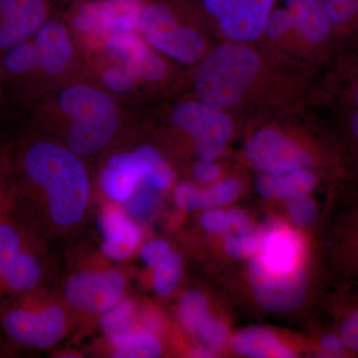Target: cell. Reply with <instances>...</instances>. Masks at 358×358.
Instances as JSON below:
<instances>
[{"label": "cell", "instance_id": "cell-9", "mask_svg": "<svg viewBox=\"0 0 358 358\" xmlns=\"http://www.w3.org/2000/svg\"><path fill=\"white\" fill-rule=\"evenodd\" d=\"M173 122L192 136L197 155L203 160L217 159L232 136L229 117L222 110L200 101H189L176 107Z\"/></svg>", "mask_w": 358, "mask_h": 358}, {"label": "cell", "instance_id": "cell-31", "mask_svg": "<svg viewBox=\"0 0 358 358\" xmlns=\"http://www.w3.org/2000/svg\"><path fill=\"white\" fill-rule=\"evenodd\" d=\"M136 305L133 301H120L103 313L101 326L108 334L122 333L133 327Z\"/></svg>", "mask_w": 358, "mask_h": 358}, {"label": "cell", "instance_id": "cell-43", "mask_svg": "<svg viewBox=\"0 0 358 358\" xmlns=\"http://www.w3.org/2000/svg\"><path fill=\"white\" fill-rule=\"evenodd\" d=\"M11 206V195L0 171V218H4Z\"/></svg>", "mask_w": 358, "mask_h": 358}, {"label": "cell", "instance_id": "cell-8", "mask_svg": "<svg viewBox=\"0 0 358 358\" xmlns=\"http://www.w3.org/2000/svg\"><path fill=\"white\" fill-rule=\"evenodd\" d=\"M341 203L327 225V256L341 286H358V192Z\"/></svg>", "mask_w": 358, "mask_h": 358}, {"label": "cell", "instance_id": "cell-3", "mask_svg": "<svg viewBox=\"0 0 358 358\" xmlns=\"http://www.w3.org/2000/svg\"><path fill=\"white\" fill-rule=\"evenodd\" d=\"M259 65L255 52L243 44L218 47L200 64L195 75L200 102L221 110L236 105L255 79Z\"/></svg>", "mask_w": 358, "mask_h": 358}, {"label": "cell", "instance_id": "cell-42", "mask_svg": "<svg viewBox=\"0 0 358 358\" xmlns=\"http://www.w3.org/2000/svg\"><path fill=\"white\" fill-rule=\"evenodd\" d=\"M346 141L350 152L357 159L358 166V110H353L346 119Z\"/></svg>", "mask_w": 358, "mask_h": 358}, {"label": "cell", "instance_id": "cell-38", "mask_svg": "<svg viewBox=\"0 0 358 358\" xmlns=\"http://www.w3.org/2000/svg\"><path fill=\"white\" fill-rule=\"evenodd\" d=\"M227 211L222 208L207 209L200 217L202 228L213 235H223L227 228Z\"/></svg>", "mask_w": 358, "mask_h": 358}, {"label": "cell", "instance_id": "cell-16", "mask_svg": "<svg viewBox=\"0 0 358 358\" xmlns=\"http://www.w3.org/2000/svg\"><path fill=\"white\" fill-rule=\"evenodd\" d=\"M31 39L38 61L37 78L59 77L69 69L74 46L69 29L62 21L49 18Z\"/></svg>", "mask_w": 358, "mask_h": 358}, {"label": "cell", "instance_id": "cell-4", "mask_svg": "<svg viewBox=\"0 0 358 358\" xmlns=\"http://www.w3.org/2000/svg\"><path fill=\"white\" fill-rule=\"evenodd\" d=\"M0 322L11 341L27 348H50L66 331L62 308L45 303L34 289L21 294L18 300L2 308Z\"/></svg>", "mask_w": 358, "mask_h": 358}, {"label": "cell", "instance_id": "cell-20", "mask_svg": "<svg viewBox=\"0 0 358 358\" xmlns=\"http://www.w3.org/2000/svg\"><path fill=\"white\" fill-rule=\"evenodd\" d=\"M317 178L308 169L281 173H263L256 180V190L266 199L285 200L310 194L317 186Z\"/></svg>", "mask_w": 358, "mask_h": 358}, {"label": "cell", "instance_id": "cell-15", "mask_svg": "<svg viewBox=\"0 0 358 358\" xmlns=\"http://www.w3.org/2000/svg\"><path fill=\"white\" fill-rule=\"evenodd\" d=\"M306 248L300 233L285 224H272L259 232L255 255L264 268L273 272H291L301 268Z\"/></svg>", "mask_w": 358, "mask_h": 358}, {"label": "cell", "instance_id": "cell-40", "mask_svg": "<svg viewBox=\"0 0 358 358\" xmlns=\"http://www.w3.org/2000/svg\"><path fill=\"white\" fill-rule=\"evenodd\" d=\"M294 26L291 15L287 10H275L268 15L265 30L270 37H279Z\"/></svg>", "mask_w": 358, "mask_h": 358}, {"label": "cell", "instance_id": "cell-17", "mask_svg": "<svg viewBox=\"0 0 358 358\" xmlns=\"http://www.w3.org/2000/svg\"><path fill=\"white\" fill-rule=\"evenodd\" d=\"M148 174L147 162L136 148L131 152L112 155L101 173L100 183L113 201L126 203Z\"/></svg>", "mask_w": 358, "mask_h": 358}, {"label": "cell", "instance_id": "cell-30", "mask_svg": "<svg viewBox=\"0 0 358 358\" xmlns=\"http://www.w3.org/2000/svg\"><path fill=\"white\" fill-rule=\"evenodd\" d=\"M159 190L140 183L126 202L127 211L136 220H148L159 206Z\"/></svg>", "mask_w": 358, "mask_h": 358}, {"label": "cell", "instance_id": "cell-24", "mask_svg": "<svg viewBox=\"0 0 358 358\" xmlns=\"http://www.w3.org/2000/svg\"><path fill=\"white\" fill-rule=\"evenodd\" d=\"M114 357L155 358L162 353V345L154 331L147 329L109 334Z\"/></svg>", "mask_w": 358, "mask_h": 358}, {"label": "cell", "instance_id": "cell-11", "mask_svg": "<svg viewBox=\"0 0 358 358\" xmlns=\"http://www.w3.org/2000/svg\"><path fill=\"white\" fill-rule=\"evenodd\" d=\"M246 155L263 173H281L313 166L307 150L275 129L257 131L247 143Z\"/></svg>", "mask_w": 358, "mask_h": 358}, {"label": "cell", "instance_id": "cell-39", "mask_svg": "<svg viewBox=\"0 0 358 358\" xmlns=\"http://www.w3.org/2000/svg\"><path fill=\"white\" fill-rule=\"evenodd\" d=\"M228 223L225 233L233 234H242V233L255 232L253 221L249 217L246 212L241 209L233 208L227 211Z\"/></svg>", "mask_w": 358, "mask_h": 358}, {"label": "cell", "instance_id": "cell-7", "mask_svg": "<svg viewBox=\"0 0 358 358\" xmlns=\"http://www.w3.org/2000/svg\"><path fill=\"white\" fill-rule=\"evenodd\" d=\"M247 274L254 298L268 312L293 313L307 298L310 281L301 267L291 272H273L264 268L253 256Z\"/></svg>", "mask_w": 358, "mask_h": 358}, {"label": "cell", "instance_id": "cell-47", "mask_svg": "<svg viewBox=\"0 0 358 358\" xmlns=\"http://www.w3.org/2000/svg\"><path fill=\"white\" fill-rule=\"evenodd\" d=\"M69 1H73L75 2V3H78V2L88 1V0H69Z\"/></svg>", "mask_w": 358, "mask_h": 358}, {"label": "cell", "instance_id": "cell-45", "mask_svg": "<svg viewBox=\"0 0 358 358\" xmlns=\"http://www.w3.org/2000/svg\"><path fill=\"white\" fill-rule=\"evenodd\" d=\"M345 73L350 78H352V81L353 80H358V60L355 61V63H352V64L346 66Z\"/></svg>", "mask_w": 358, "mask_h": 358}, {"label": "cell", "instance_id": "cell-12", "mask_svg": "<svg viewBox=\"0 0 358 358\" xmlns=\"http://www.w3.org/2000/svg\"><path fill=\"white\" fill-rule=\"evenodd\" d=\"M126 281L115 270L83 272L73 275L66 284V300L77 310L103 313L119 303Z\"/></svg>", "mask_w": 358, "mask_h": 358}, {"label": "cell", "instance_id": "cell-2", "mask_svg": "<svg viewBox=\"0 0 358 358\" xmlns=\"http://www.w3.org/2000/svg\"><path fill=\"white\" fill-rule=\"evenodd\" d=\"M59 110L69 120L67 148L78 155L98 152L120 126L119 108L108 92L88 84H72L60 92Z\"/></svg>", "mask_w": 358, "mask_h": 358}, {"label": "cell", "instance_id": "cell-23", "mask_svg": "<svg viewBox=\"0 0 358 358\" xmlns=\"http://www.w3.org/2000/svg\"><path fill=\"white\" fill-rule=\"evenodd\" d=\"M334 331L358 355V286H341L334 296Z\"/></svg>", "mask_w": 358, "mask_h": 358}, {"label": "cell", "instance_id": "cell-32", "mask_svg": "<svg viewBox=\"0 0 358 358\" xmlns=\"http://www.w3.org/2000/svg\"><path fill=\"white\" fill-rule=\"evenodd\" d=\"M101 81L108 91L126 94L136 88L138 79L127 66L110 60L101 71Z\"/></svg>", "mask_w": 358, "mask_h": 358}, {"label": "cell", "instance_id": "cell-10", "mask_svg": "<svg viewBox=\"0 0 358 358\" xmlns=\"http://www.w3.org/2000/svg\"><path fill=\"white\" fill-rule=\"evenodd\" d=\"M221 30L234 41H252L265 30L275 0H202Z\"/></svg>", "mask_w": 358, "mask_h": 358}, {"label": "cell", "instance_id": "cell-18", "mask_svg": "<svg viewBox=\"0 0 358 358\" xmlns=\"http://www.w3.org/2000/svg\"><path fill=\"white\" fill-rule=\"evenodd\" d=\"M103 232V253L115 260H124L133 255L141 244V228L119 206L105 207L100 219Z\"/></svg>", "mask_w": 358, "mask_h": 358}, {"label": "cell", "instance_id": "cell-29", "mask_svg": "<svg viewBox=\"0 0 358 358\" xmlns=\"http://www.w3.org/2000/svg\"><path fill=\"white\" fill-rule=\"evenodd\" d=\"M193 334L199 339L201 346L214 353L220 352L229 343L230 334L227 324L222 320L211 315L197 327Z\"/></svg>", "mask_w": 358, "mask_h": 358}, {"label": "cell", "instance_id": "cell-33", "mask_svg": "<svg viewBox=\"0 0 358 358\" xmlns=\"http://www.w3.org/2000/svg\"><path fill=\"white\" fill-rule=\"evenodd\" d=\"M25 247L22 232L6 217L0 218V271Z\"/></svg>", "mask_w": 358, "mask_h": 358}, {"label": "cell", "instance_id": "cell-25", "mask_svg": "<svg viewBox=\"0 0 358 358\" xmlns=\"http://www.w3.org/2000/svg\"><path fill=\"white\" fill-rule=\"evenodd\" d=\"M208 299L202 292L192 289L181 298L178 307V319L185 331L192 334L209 317Z\"/></svg>", "mask_w": 358, "mask_h": 358}, {"label": "cell", "instance_id": "cell-41", "mask_svg": "<svg viewBox=\"0 0 358 358\" xmlns=\"http://www.w3.org/2000/svg\"><path fill=\"white\" fill-rule=\"evenodd\" d=\"M221 176V169L214 160H203L193 169V178L200 185H210L216 182Z\"/></svg>", "mask_w": 358, "mask_h": 358}, {"label": "cell", "instance_id": "cell-1", "mask_svg": "<svg viewBox=\"0 0 358 358\" xmlns=\"http://www.w3.org/2000/svg\"><path fill=\"white\" fill-rule=\"evenodd\" d=\"M26 183L45 195L52 220L62 227L79 223L88 205V173L77 154L51 141L28 145L20 159Z\"/></svg>", "mask_w": 358, "mask_h": 358}, {"label": "cell", "instance_id": "cell-13", "mask_svg": "<svg viewBox=\"0 0 358 358\" xmlns=\"http://www.w3.org/2000/svg\"><path fill=\"white\" fill-rule=\"evenodd\" d=\"M102 44L110 60L127 66L138 81L159 82L166 77V63L140 33H117Z\"/></svg>", "mask_w": 358, "mask_h": 358}, {"label": "cell", "instance_id": "cell-22", "mask_svg": "<svg viewBox=\"0 0 358 358\" xmlns=\"http://www.w3.org/2000/svg\"><path fill=\"white\" fill-rule=\"evenodd\" d=\"M41 279V266L28 247L0 271V293L24 294L36 288Z\"/></svg>", "mask_w": 358, "mask_h": 358}, {"label": "cell", "instance_id": "cell-44", "mask_svg": "<svg viewBox=\"0 0 358 358\" xmlns=\"http://www.w3.org/2000/svg\"><path fill=\"white\" fill-rule=\"evenodd\" d=\"M352 87L346 90L345 99L355 110H358V80H353Z\"/></svg>", "mask_w": 358, "mask_h": 358}, {"label": "cell", "instance_id": "cell-35", "mask_svg": "<svg viewBox=\"0 0 358 358\" xmlns=\"http://www.w3.org/2000/svg\"><path fill=\"white\" fill-rule=\"evenodd\" d=\"M223 247L227 255L236 260L251 259L259 248V232L223 234Z\"/></svg>", "mask_w": 358, "mask_h": 358}, {"label": "cell", "instance_id": "cell-36", "mask_svg": "<svg viewBox=\"0 0 358 358\" xmlns=\"http://www.w3.org/2000/svg\"><path fill=\"white\" fill-rule=\"evenodd\" d=\"M174 200L180 210H199L201 209V190L192 182L180 183L174 192Z\"/></svg>", "mask_w": 358, "mask_h": 358}, {"label": "cell", "instance_id": "cell-14", "mask_svg": "<svg viewBox=\"0 0 358 358\" xmlns=\"http://www.w3.org/2000/svg\"><path fill=\"white\" fill-rule=\"evenodd\" d=\"M49 13L50 0H0V56L31 39Z\"/></svg>", "mask_w": 358, "mask_h": 358}, {"label": "cell", "instance_id": "cell-21", "mask_svg": "<svg viewBox=\"0 0 358 358\" xmlns=\"http://www.w3.org/2000/svg\"><path fill=\"white\" fill-rule=\"evenodd\" d=\"M293 24L307 41L324 45L333 35V26L320 0H286Z\"/></svg>", "mask_w": 358, "mask_h": 358}, {"label": "cell", "instance_id": "cell-5", "mask_svg": "<svg viewBox=\"0 0 358 358\" xmlns=\"http://www.w3.org/2000/svg\"><path fill=\"white\" fill-rule=\"evenodd\" d=\"M138 33L155 50L192 64L203 56L205 41L197 30L181 24L171 6L164 2L145 3Z\"/></svg>", "mask_w": 358, "mask_h": 358}, {"label": "cell", "instance_id": "cell-37", "mask_svg": "<svg viewBox=\"0 0 358 358\" xmlns=\"http://www.w3.org/2000/svg\"><path fill=\"white\" fill-rule=\"evenodd\" d=\"M171 253V245L166 240L155 239L143 245L141 258L148 267L155 268Z\"/></svg>", "mask_w": 358, "mask_h": 358}, {"label": "cell", "instance_id": "cell-46", "mask_svg": "<svg viewBox=\"0 0 358 358\" xmlns=\"http://www.w3.org/2000/svg\"><path fill=\"white\" fill-rule=\"evenodd\" d=\"M4 355H6V343H4L3 339L0 338V357Z\"/></svg>", "mask_w": 358, "mask_h": 358}, {"label": "cell", "instance_id": "cell-28", "mask_svg": "<svg viewBox=\"0 0 358 358\" xmlns=\"http://www.w3.org/2000/svg\"><path fill=\"white\" fill-rule=\"evenodd\" d=\"M241 192L242 185L238 179L217 180L201 190V209L222 208L239 199Z\"/></svg>", "mask_w": 358, "mask_h": 358}, {"label": "cell", "instance_id": "cell-34", "mask_svg": "<svg viewBox=\"0 0 358 358\" xmlns=\"http://www.w3.org/2000/svg\"><path fill=\"white\" fill-rule=\"evenodd\" d=\"M286 209L289 218L298 228L310 227L319 218L317 205L308 194L287 199Z\"/></svg>", "mask_w": 358, "mask_h": 358}, {"label": "cell", "instance_id": "cell-6", "mask_svg": "<svg viewBox=\"0 0 358 358\" xmlns=\"http://www.w3.org/2000/svg\"><path fill=\"white\" fill-rule=\"evenodd\" d=\"M145 0H88L71 10L70 31L87 41L103 42L113 34L138 32Z\"/></svg>", "mask_w": 358, "mask_h": 358}, {"label": "cell", "instance_id": "cell-27", "mask_svg": "<svg viewBox=\"0 0 358 358\" xmlns=\"http://www.w3.org/2000/svg\"><path fill=\"white\" fill-rule=\"evenodd\" d=\"M182 258L176 252L171 253L154 268V287L160 296H169L176 289L182 277Z\"/></svg>", "mask_w": 358, "mask_h": 358}, {"label": "cell", "instance_id": "cell-26", "mask_svg": "<svg viewBox=\"0 0 358 358\" xmlns=\"http://www.w3.org/2000/svg\"><path fill=\"white\" fill-rule=\"evenodd\" d=\"M334 29L343 35L358 34L357 0H320Z\"/></svg>", "mask_w": 358, "mask_h": 358}, {"label": "cell", "instance_id": "cell-19", "mask_svg": "<svg viewBox=\"0 0 358 358\" xmlns=\"http://www.w3.org/2000/svg\"><path fill=\"white\" fill-rule=\"evenodd\" d=\"M231 350L239 357L251 358H289L296 353L271 329L251 327L242 329L229 339Z\"/></svg>", "mask_w": 358, "mask_h": 358}]
</instances>
